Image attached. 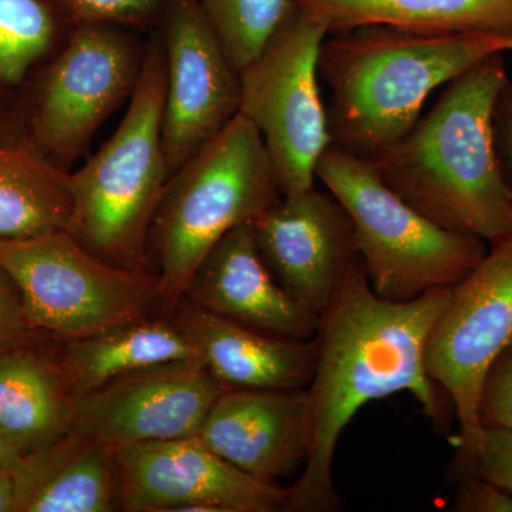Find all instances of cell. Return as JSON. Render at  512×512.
Returning a JSON list of instances; mask_svg holds the SVG:
<instances>
[{
	"label": "cell",
	"mask_w": 512,
	"mask_h": 512,
	"mask_svg": "<svg viewBox=\"0 0 512 512\" xmlns=\"http://www.w3.org/2000/svg\"><path fill=\"white\" fill-rule=\"evenodd\" d=\"M451 288L412 301L384 299L373 291L360 258L349 266L335 298L320 316L318 360L306 387L311 439L301 476L288 488L286 512L339 510L333 484L336 447L356 413L372 400L409 392L437 427L448 423L441 387L426 372L424 353Z\"/></svg>",
	"instance_id": "6da1fadb"
},
{
	"label": "cell",
	"mask_w": 512,
	"mask_h": 512,
	"mask_svg": "<svg viewBox=\"0 0 512 512\" xmlns=\"http://www.w3.org/2000/svg\"><path fill=\"white\" fill-rule=\"evenodd\" d=\"M508 82L503 53L485 57L446 84L407 136L366 158L424 217L490 244L512 234V194L494 133Z\"/></svg>",
	"instance_id": "7a4b0ae2"
},
{
	"label": "cell",
	"mask_w": 512,
	"mask_h": 512,
	"mask_svg": "<svg viewBox=\"0 0 512 512\" xmlns=\"http://www.w3.org/2000/svg\"><path fill=\"white\" fill-rule=\"evenodd\" d=\"M330 35L319 77L330 89L332 146L363 160L407 136L437 87L485 57L512 52V39L480 32L370 25Z\"/></svg>",
	"instance_id": "3957f363"
},
{
	"label": "cell",
	"mask_w": 512,
	"mask_h": 512,
	"mask_svg": "<svg viewBox=\"0 0 512 512\" xmlns=\"http://www.w3.org/2000/svg\"><path fill=\"white\" fill-rule=\"evenodd\" d=\"M165 86L164 45L154 30L126 116L109 141L72 173L67 231L103 261L134 271L154 272L148 235L171 177L163 144Z\"/></svg>",
	"instance_id": "277c9868"
},
{
	"label": "cell",
	"mask_w": 512,
	"mask_h": 512,
	"mask_svg": "<svg viewBox=\"0 0 512 512\" xmlns=\"http://www.w3.org/2000/svg\"><path fill=\"white\" fill-rule=\"evenodd\" d=\"M261 134L238 114L168 180L148 235V255L171 313L202 259L231 229L281 200Z\"/></svg>",
	"instance_id": "5b68a950"
},
{
	"label": "cell",
	"mask_w": 512,
	"mask_h": 512,
	"mask_svg": "<svg viewBox=\"0 0 512 512\" xmlns=\"http://www.w3.org/2000/svg\"><path fill=\"white\" fill-rule=\"evenodd\" d=\"M315 175L352 218L367 279L384 299L406 302L453 288L487 254L483 239L424 217L363 158L329 146Z\"/></svg>",
	"instance_id": "8992f818"
},
{
	"label": "cell",
	"mask_w": 512,
	"mask_h": 512,
	"mask_svg": "<svg viewBox=\"0 0 512 512\" xmlns=\"http://www.w3.org/2000/svg\"><path fill=\"white\" fill-rule=\"evenodd\" d=\"M146 49L134 30L74 26L5 114L37 151L70 171L99 128L133 96Z\"/></svg>",
	"instance_id": "52a82bcc"
},
{
	"label": "cell",
	"mask_w": 512,
	"mask_h": 512,
	"mask_svg": "<svg viewBox=\"0 0 512 512\" xmlns=\"http://www.w3.org/2000/svg\"><path fill=\"white\" fill-rule=\"evenodd\" d=\"M0 266L18 286L32 328L59 340L164 311L157 274L111 265L69 231L0 241Z\"/></svg>",
	"instance_id": "ba28073f"
},
{
	"label": "cell",
	"mask_w": 512,
	"mask_h": 512,
	"mask_svg": "<svg viewBox=\"0 0 512 512\" xmlns=\"http://www.w3.org/2000/svg\"><path fill=\"white\" fill-rule=\"evenodd\" d=\"M328 29L301 8L254 62L239 70V113L261 134L276 185L285 195L315 187L316 165L332 146L319 89Z\"/></svg>",
	"instance_id": "9c48e42d"
},
{
	"label": "cell",
	"mask_w": 512,
	"mask_h": 512,
	"mask_svg": "<svg viewBox=\"0 0 512 512\" xmlns=\"http://www.w3.org/2000/svg\"><path fill=\"white\" fill-rule=\"evenodd\" d=\"M490 245L476 268L451 288L424 353L427 375L446 393L460 423L456 444L483 429L485 377L512 342V234Z\"/></svg>",
	"instance_id": "30bf717a"
},
{
	"label": "cell",
	"mask_w": 512,
	"mask_h": 512,
	"mask_svg": "<svg viewBox=\"0 0 512 512\" xmlns=\"http://www.w3.org/2000/svg\"><path fill=\"white\" fill-rule=\"evenodd\" d=\"M156 30L167 66L163 144L173 175L238 116L241 76L200 0H168Z\"/></svg>",
	"instance_id": "8fae6325"
},
{
	"label": "cell",
	"mask_w": 512,
	"mask_h": 512,
	"mask_svg": "<svg viewBox=\"0 0 512 512\" xmlns=\"http://www.w3.org/2000/svg\"><path fill=\"white\" fill-rule=\"evenodd\" d=\"M120 511L275 512L288 488L244 473L197 437L116 447Z\"/></svg>",
	"instance_id": "7c38bea8"
},
{
	"label": "cell",
	"mask_w": 512,
	"mask_h": 512,
	"mask_svg": "<svg viewBox=\"0 0 512 512\" xmlns=\"http://www.w3.org/2000/svg\"><path fill=\"white\" fill-rule=\"evenodd\" d=\"M222 392L201 359L151 367L77 396L72 431L114 447L187 439Z\"/></svg>",
	"instance_id": "4fadbf2b"
},
{
	"label": "cell",
	"mask_w": 512,
	"mask_h": 512,
	"mask_svg": "<svg viewBox=\"0 0 512 512\" xmlns=\"http://www.w3.org/2000/svg\"><path fill=\"white\" fill-rule=\"evenodd\" d=\"M262 261L302 308L322 316L357 252L355 225L330 192L285 195L251 222Z\"/></svg>",
	"instance_id": "5bb4252c"
},
{
	"label": "cell",
	"mask_w": 512,
	"mask_h": 512,
	"mask_svg": "<svg viewBox=\"0 0 512 512\" xmlns=\"http://www.w3.org/2000/svg\"><path fill=\"white\" fill-rule=\"evenodd\" d=\"M195 437L249 476L278 483L308 458V390H225Z\"/></svg>",
	"instance_id": "9a60e30c"
},
{
	"label": "cell",
	"mask_w": 512,
	"mask_h": 512,
	"mask_svg": "<svg viewBox=\"0 0 512 512\" xmlns=\"http://www.w3.org/2000/svg\"><path fill=\"white\" fill-rule=\"evenodd\" d=\"M248 328L292 339L315 338L319 316L278 284L256 249L251 222L231 229L202 259L185 298Z\"/></svg>",
	"instance_id": "2e32d148"
},
{
	"label": "cell",
	"mask_w": 512,
	"mask_h": 512,
	"mask_svg": "<svg viewBox=\"0 0 512 512\" xmlns=\"http://www.w3.org/2000/svg\"><path fill=\"white\" fill-rule=\"evenodd\" d=\"M225 390H301L311 383L318 340L271 335L183 299L171 312Z\"/></svg>",
	"instance_id": "e0dca14e"
},
{
	"label": "cell",
	"mask_w": 512,
	"mask_h": 512,
	"mask_svg": "<svg viewBox=\"0 0 512 512\" xmlns=\"http://www.w3.org/2000/svg\"><path fill=\"white\" fill-rule=\"evenodd\" d=\"M43 335L0 348V429L22 456L62 439L73 426L77 396L59 340Z\"/></svg>",
	"instance_id": "ac0fdd59"
},
{
	"label": "cell",
	"mask_w": 512,
	"mask_h": 512,
	"mask_svg": "<svg viewBox=\"0 0 512 512\" xmlns=\"http://www.w3.org/2000/svg\"><path fill=\"white\" fill-rule=\"evenodd\" d=\"M16 512L120 510L116 447L70 431L16 463Z\"/></svg>",
	"instance_id": "d6986e66"
},
{
	"label": "cell",
	"mask_w": 512,
	"mask_h": 512,
	"mask_svg": "<svg viewBox=\"0 0 512 512\" xmlns=\"http://www.w3.org/2000/svg\"><path fill=\"white\" fill-rule=\"evenodd\" d=\"M73 205L72 173L43 156L0 114V241L67 231Z\"/></svg>",
	"instance_id": "ffe728a7"
},
{
	"label": "cell",
	"mask_w": 512,
	"mask_h": 512,
	"mask_svg": "<svg viewBox=\"0 0 512 512\" xmlns=\"http://www.w3.org/2000/svg\"><path fill=\"white\" fill-rule=\"evenodd\" d=\"M59 352L76 396L151 367L200 359L197 348L167 312L83 338L59 340Z\"/></svg>",
	"instance_id": "44dd1931"
},
{
	"label": "cell",
	"mask_w": 512,
	"mask_h": 512,
	"mask_svg": "<svg viewBox=\"0 0 512 512\" xmlns=\"http://www.w3.org/2000/svg\"><path fill=\"white\" fill-rule=\"evenodd\" d=\"M330 33L384 25L440 33H490L512 39V0H299Z\"/></svg>",
	"instance_id": "7402d4cb"
},
{
	"label": "cell",
	"mask_w": 512,
	"mask_h": 512,
	"mask_svg": "<svg viewBox=\"0 0 512 512\" xmlns=\"http://www.w3.org/2000/svg\"><path fill=\"white\" fill-rule=\"evenodd\" d=\"M73 29L56 0H0V113L15 104Z\"/></svg>",
	"instance_id": "603a6c76"
},
{
	"label": "cell",
	"mask_w": 512,
	"mask_h": 512,
	"mask_svg": "<svg viewBox=\"0 0 512 512\" xmlns=\"http://www.w3.org/2000/svg\"><path fill=\"white\" fill-rule=\"evenodd\" d=\"M238 70L261 55L299 9V0H200Z\"/></svg>",
	"instance_id": "cb8c5ba5"
},
{
	"label": "cell",
	"mask_w": 512,
	"mask_h": 512,
	"mask_svg": "<svg viewBox=\"0 0 512 512\" xmlns=\"http://www.w3.org/2000/svg\"><path fill=\"white\" fill-rule=\"evenodd\" d=\"M73 26L113 25L134 32L156 30L168 0H56Z\"/></svg>",
	"instance_id": "d4e9b609"
},
{
	"label": "cell",
	"mask_w": 512,
	"mask_h": 512,
	"mask_svg": "<svg viewBox=\"0 0 512 512\" xmlns=\"http://www.w3.org/2000/svg\"><path fill=\"white\" fill-rule=\"evenodd\" d=\"M457 448L458 477L483 478L512 495V430L483 427Z\"/></svg>",
	"instance_id": "484cf974"
},
{
	"label": "cell",
	"mask_w": 512,
	"mask_h": 512,
	"mask_svg": "<svg viewBox=\"0 0 512 512\" xmlns=\"http://www.w3.org/2000/svg\"><path fill=\"white\" fill-rule=\"evenodd\" d=\"M480 421L483 427L512 430V342L485 377Z\"/></svg>",
	"instance_id": "4316f807"
},
{
	"label": "cell",
	"mask_w": 512,
	"mask_h": 512,
	"mask_svg": "<svg viewBox=\"0 0 512 512\" xmlns=\"http://www.w3.org/2000/svg\"><path fill=\"white\" fill-rule=\"evenodd\" d=\"M453 511L512 512V495L483 478L458 477Z\"/></svg>",
	"instance_id": "83f0119b"
},
{
	"label": "cell",
	"mask_w": 512,
	"mask_h": 512,
	"mask_svg": "<svg viewBox=\"0 0 512 512\" xmlns=\"http://www.w3.org/2000/svg\"><path fill=\"white\" fill-rule=\"evenodd\" d=\"M37 333L30 325L18 286L0 266V348Z\"/></svg>",
	"instance_id": "f1b7e54d"
},
{
	"label": "cell",
	"mask_w": 512,
	"mask_h": 512,
	"mask_svg": "<svg viewBox=\"0 0 512 512\" xmlns=\"http://www.w3.org/2000/svg\"><path fill=\"white\" fill-rule=\"evenodd\" d=\"M495 146L505 183L512 194V83L505 84L494 111Z\"/></svg>",
	"instance_id": "f546056e"
},
{
	"label": "cell",
	"mask_w": 512,
	"mask_h": 512,
	"mask_svg": "<svg viewBox=\"0 0 512 512\" xmlns=\"http://www.w3.org/2000/svg\"><path fill=\"white\" fill-rule=\"evenodd\" d=\"M16 504H18V477H16V464H13V466L0 468V512H16Z\"/></svg>",
	"instance_id": "4dcf8cb0"
},
{
	"label": "cell",
	"mask_w": 512,
	"mask_h": 512,
	"mask_svg": "<svg viewBox=\"0 0 512 512\" xmlns=\"http://www.w3.org/2000/svg\"><path fill=\"white\" fill-rule=\"evenodd\" d=\"M22 454L12 446L6 434L0 429V468L18 463Z\"/></svg>",
	"instance_id": "1f68e13d"
}]
</instances>
